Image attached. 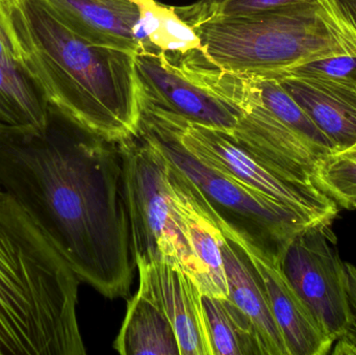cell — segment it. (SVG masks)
I'll return each mask as SVG.
<instances>
[{
	"mask_svg": "<svg viewBox=\"0 0 356 355\" xmlns=\"http://www.w3.org/2000/svg\"><path fill=\"white\" fill-rule=\"evenodd\" d=\"M209 208L224 236L238 246L257 271L290 355L327 354L334 342L321 331L289 283L280 267V258L265 251Z\"/></svg>",
	"mask_w": 356,
	"mask_h": 355,
	"instance_id": "11",
	"label": "cell"
},
{
	"mask_svg": "<svg viewBox=\"0 0 356 355\" xmlns=\"http://www.w3.org/2000/svg\"><path fill=\"white\" fill-rule=\"evenodd\" d=\"M113 347L122 355H180L177 333L163 308L138 290L127 302Z\"/></svg>",
	"mask_w": 356,
	"mask_h": 355,
	"instance_id": "17",
	"label": "cell"
},
{
	"mask_svg": "<svg viewBox=\"0 0 356 355\" xmlns=\"http://www.w3.org/2000/svg\"><path fill=\"white\" fill-rule=\"evenodd\" d=\"M135 67L140 96L146 101L226 135L236 129L242 108L216 87L194 54L139 51Z\"/></svg>",
	"mask_w": 356,
	"mask_h": 355,
	"instance_id": "8",
	"label": "cell"
},
{
	"mask_svg": "<svg viewBox=\"0 0 356 355\" xmlns=\"http://www.w3.org/2000/svg\"><path fill=\"white\" fill-rule=\"evenodd\" d=\"M286 76L309 77L356 85V52L316 58L266 77Z\"/></svg>",
	"mask_w": 356,
	"mask_h": 355,
	"instance_id": "24",
	"label": "cell"
},
{
	"mask_svg": "<svg viewBox=\"0 0 356 355\" xmlns=\"http://www.w3.org/2000/svg\"><path fill=\"white\" fill-rule=\"evenodd\" d=\"M332 221L309 224L289 243L280 267L326 337L334 344L349 323L345 264Z\"/></svg>",
	"mask_w": 356,
	"mask_h": 355,
	"instance_id": "9",
	"label": "cell"
},
{
	"mask_svg": "<svg viewBox=\"0 0 356 355\" xmlns=\"http://www.w3.org/2000/svg\"><path fill=\"white\" fill-rule=\"evenodd\" d=\"M139 131L158 144L216 214L265 251L282 258L289 243L312 224L282 202L201 162L181 145L154 106L143 99Z\"/></svg>",
	"mask_w": 356,
	"mask_h": 355,
	"instance_id": "5",
	"label": "cell"
},
{
	"mask_svg": "<svg viewBox=\"0 0 356 355\" xmlns=\"http://www.w3.org/2000/svg\"><path fill=\"white\" fill-rule=\"evenodd\" d=\"M4 192H3V190L1 189V187H0V195H1V194H3Z\"/></svg>",
	"mask_w": 356,
	"mask_h": 355,
	"instance_id": "30",
	"label": "cell"
},
{
	"mask_svg": "<svg viewBox=\"0 0 356 355\" xmlns=\"http://www.w3.org/2000/svg\"><path fill=\"white\" fill-rule=\"evenodd\" d=\"M314 181L337 204L351 210L356 200V156L342 152L324 158Z\"/></svg>",
	"mask_w": 356,
	"mask_h": 355,
	"instance_id": "23",
	"label": "cell"
},
{
	"mask_svg": "<svg viewBox=\"0 0 356 355\" xmlns=\"http://www.w3.org/2000/svg\"><path fill=\"white\" fill-rule=\"evenodd\" d=\"M322 0H198L188 6H179V16L188 24L205 19L246 16L266 10H276L301 3Z\"/></svg>",
	"mask_w": 356,
	"mask_h": 355,
	"instance_id": "22",
	"label": "cell"
},
{
	"mask_svg": "<svg viewBox=\"0 0 356 355\" xmlns=\"http://www.w3.org/2000/svg\"><path fill=\"white\" fill-rule=\"evenodd\" d=\"M190 25L209 62L246 74L270 76L316 58L356 52V40L326 0Z\"/></svg>",
	"mask_w": 356,
	"mask_h": 355,
	"instance_id": "4",
	"label": "cell"
},
{
	"mask_svg": "<svg viewBox=\"0 0 356 355\" xmlns=\"http://www.w3.org/2000/svg\"><path fill=\"white\" fill-rule=\"evenodd\" d=\"M49 101L21 64H0V122L43 129Z\"/></svg>",
	"mask_w": 356,
	"mask_h": 355,
	"instance_id": "18",
	"label": "cell"
},
{
	"mask_svg": "<svg viewBox=\"0 0 356 355\" xmlns=\"http://www.w3.org/2000/svg\"><path fill=\"white\" fill-rule=\"evenodd\" d=\"M140 13L143 43L140 51L165 52L186 56L202 51L200 39L193 26L179 16L177 6L156 0H131Z\"/></svg>",
	"mask_w": 356,
	"mask_h": 355,
	"instance_id": "19",
	"label": "cell"
},
{
	"mask_svg": "<svg viewBox=\"0 0 356 355\" xmlns=\"http://www.w3.org/2000/svg\"><path fill=\"white\" fill-rule=\"evenodd\" d=\"M4 6L21 62L49 104L108 141L137 135L135 53L81 37L46 0H4Z\"/></svg>",
	"mask_w": 356,
	"mask_h": 355,
	"instance_id": "2",
	"label": "cell"
},
{
	"mask_svg": "<svg viewBox=\"0 0 356 355\" xmlns=\"http://www.w3.org/2000/svg\"><path fill=\"white\" fill-rule=\"evenodd\" d=\"M167 160L171 201L192 256L193 279L203 295L228 297L222 256L223 233L198 189Z\"/></svg>",
	"mask_w": 356,
	"mask_h": 355,
	"instance_id": "12",
	"label": "cell"
},
{
	"mask_svg": "<svg viewBox=\"0 0 356 355\" xmlns=\"http://www.w3.org/2000/svg\"><path fill=\"white\" fill-rule=\"evenodd\" d=\"M222 256L228 297L250 321L263 355H290L284 336L272 314L261 279L244 252L225 236L222 243Z\"/></svg>",
	"mask_w": 356,
	"mask_h": 355,
	"instance_id": "16",
	"label": "cell"
},
{
	"mask_svg": "<svg viewBox=\"0 0 356 355\" xmlns=\"http://www.w3.org/2000/svg\"><path fill=\"white\" fill-rule=\"evenodd\" d=\"M349 323L342 337L336 342L334 354H356V267L345 264Z\"/></svg>",
	"mask_w": 356,
	"mask_h": 355,
	"instance_id": "25",
	"label": "cell"
},
{
	"mask_svg": "<svg viewBox=\"0 0 356 355\" xmlns=\"http://www.w3.org/2000/svg\"><path fill=\"white\" fill-rule=\"evenodd\" d=\"M139 290L163 308L177 333L180 355H213L203 294L184 270L164 262L137 263Z\"/></svg>",
	"mask_w": 356,
	"mask_h": 355,
	"instance_id": "13",
	"label": "cell"
},
{
	"mask_svg": "<svg viewBox=\"0 0 356 355\" xmlns=\"http://www.w3.org/2000/svg\"><path fill=\"white\" fill-rule=\"evenodd\" d=\"M230 92L242 108V117L236 129L227 135L284 179L302 185H316L314 179L326 156L286 126L266 106L254 77L232 71Z\"/></svg>",
	"mask_w": 356,
	"mask_h": 355,
	"instance_id": "10",
	"label": "cell"
},
{
	"mask_svg": "<svg viewBox=\"0 0 356 355\" xmlns=\"http://www.w3.org/2000/svg\"><path fill=\"white\" fill-rule=\"evenodd\" d=\"M81 281L21 206L0 195V355H83Z\"/></svg>",
	"mask_w": 356,
	"mask_h": 355,
	"instance_id": "3",
	"label": "cell"
},
{
	"mask_svg": "<svg viewBox=\"0 0 356 355\" xmlns=\"http://www.w3.org/2000/svg\"><path fill=\"white\" fill-rule=\"evenodd\" d=\"M0 187L81 283L111 299L129 294L136 265L118 142L51 104L43 129L0 122Z\"/></svg>",
	"mask_w": 356,
	"mask_h": 355,
	"instance_id": "1",
	"label": "cell"
},
{
	"mask_svg": "<svg viewBox=\"0 0 356 355\" xmlns=\"http://www.w3.org/2000/svg\"><path fill=\"white\" fill-rule=\"evenodd\" d=\"M254 77L261 98L266 106L299 137L313 146L324 156L336 154V148L325 135L318 129L317 125L307 116V113L295 101L294 98L280 85V81L273 77Z\"/></svg>",
	"mask_w": 356,
	"mask_h": 355,
	"instance_id": "21",
	"label": "cell"
},
{
	"mask_svg": "<svg viewBox=\"0 0 356 355\" xmlns=\"http://www.w3.org/2000/svg\"><path fill=\"white\" fill-rule=\"evenodd\" d=\"M341 25L356 40V0H326Z\"/></svg>",
	"mask_w": 356,
	"mask_h": 355,
	"instance_id": "27",
	"label": "cell"
},
{
	"mask_svg": "<svg viewBox=\"0 0 356 355\" xmlns=\"http://www.w3.org/2000/svg\"><path fill=\"white\" fill-rule=\"evenodd\" d=\"M75 33L100 45L137 53L143 35L131 0H46Z\"/></svg>",
	"mask_w": 356,
	"mask_h": 355,
	"instance_id": "15",
	"label": "cell"
},
{
	"mask_svg": "<svg viewBox=\"0 0 356 355\" xmlns=\"http://www.w3.org/2000/svg\"><path fill=\"white\" fill-rule=\"evenodd\" d=\"M351 210H356V200L353 201V206H351Z\"/></svg>",
	"mask_w": 356,
	"mask_h": 355,
	"instance_id": "29",
	"label": "cell"
},
{
	"mask_svg": "<svg viewBox=\"0 0 356 355\" xmlns=\"http://www.w3.org/2000/svg\"><path fill=\"white\" fill-rule=\"evenodd\" d=\"M213 355H263L249 319L229 297L203 295Z\"/></svg>",
	"mask_w": 356,
	"mask_h": 355,
	"instance_id": "20",
	"label": "cell"
},
{
	"mask_svg": "<svg viewBox=\"0 0 356 355\" xmlns=\"http://www.w3.org/2000/svg\"><path fill=\"white\" fill-rule=\"evenodd\" d=\"M340 154H342V152H340ZM344 154H350V156H356V144L355 146H353V148H350V149L344 151Z\"/></svg>",
	"mask_w": 356,
	"mask_h": 355,
	"instance_id": "28",
	"label": "cell"
},
{
	"mask_svg": "<svg viewBox=\"0 0 356 355\" xmlns=\"http://www.w3.org/2000/svg\"><path fill=\"white\" fill-rule=\"evenodd\" d=\"M20 53L15 44L6 16L4 0H0V64H21Z\"/></svg>",
	"mask_w": 356,
	"mask_h": 355,
	"instance_id": "26",
	"label": "cell"
},
{
	"mask_svg": "<svg viewBox=\"0 0 356 355\" xmlns=\"http://www.w3.org/2000/svg\"><path fill=\"white\" fill-rule=\"evenodd\" d=\"M118 143L135 265L164 262L193 279L192 256L171 201L166 156L141 131Z\"/></svg>",
	"mask_w": 356,
	"mask_h": 355,
	"instance_id": "6",
	"label": "cell"
},
{
	"mask_svg": "<svg viewBox=\"0 0 356 355\" xmlns=\"http://www.w3.org/2000/svg\"><path fill=\"white\" fill-rule=\"evenodd\" d=\"M336 148L356 144V85L309 77L276 79Z\"/></svg>",
	"mask_w": 356,
	"mask_h": 355,
	"instance_id": "14",
	"label": "cell"
},
{
	"mask_svg": "<svg viewBox=\"0 0 356 355\" xmlns=\"http://www.w3.org/2000/svg\"><path fill=\"white\" fill-rule=\"evenodd\" d=\"M152 106L181 145L207 166L282 202L309 222L334 221L339 212L338 204L317 185L292 183L272 171L225 133L188 122Z\"/></svg>",
	"mask_w": 356,
	"mask_h": 355,
	"instance_id": "7",
	"label": "cell"
}]
</instances>
